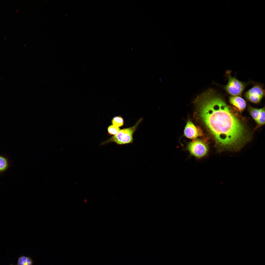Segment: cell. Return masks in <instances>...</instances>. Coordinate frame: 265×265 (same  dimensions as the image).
Returning <instances> with one entry per match:
<instances>
[{"mask_svg": "<svg viewBox=\"0 0 265 265\" xmlns=\"http://www.w3.org/2000/svg\"><path fill=\"white\" fill-rule=\"evenodd\" d=\"M112 123L113 125L118 127L122 126L124 124V120L120 116L114 117L112 120Z\"/></svg>", "mask_w": 265, "mask_h": 265, "instance_id": "9c48e42d", "label": "cell"}, {"mask_svg": "<svg viewBox=\"0 0 265 265\" xmlns=\"http://www.w3.org/2000/svg\"><path fill=\"white\" fill-rule=\"evenodd\" d=\"M142 120L140 119L133 126L120 130L116 135L104 142L101 145H104L111 142H114L119 145L131 143L133 141V135Z\"/></svg>", "mask_w": 265, "mask_h": 265, "instance_id": "7a4b0ae2", "label": "cell"}, {"mask_svg": "<svg viewBox=\"0 0 265 265\" xmlns=\"http://www.w3.org/2000/svg\"><path fill=\"white\" fill-rule=\"evenodd\" d=\"M8 166L7 160L4 158L0 156V172L5 170Z\"/></svg>", "mask_w": 265, "mask_h": 265, "instance_id": "4fadbf2b", "label": "cell"}, {"mask_svg": "<svg viewBox=\"0 0 265 265\" xmlns=\"http://www.w3.org/2000/svg\"></svg>", "mask_w": 265, "mask_h": 265, "instance_id": "5bb4252c", "label": "cell"}, {"mask_svg": "<svg viewBox=\"0 0 265 265\" xmlns=\"http://www.w3.org/2000/svg\"><path fill=\"white\" fill-rule=\"evenodd\" d=\"M230 103L240 111L244 110L246 106V103L242 98L238 96H232L229 98Z\"/></svg>", "mask_w": 265, "mask_h": 265, "instance_id": "52a82bcc", "label": "cell"}, {"mask_svg": "<svg viewBox=\"0 0 265 265\" xmlns=\"http://www.w3.org/2000/svg\"><path fill=\"white\" fill-rule=\"evenodd\" d=\"M226 75L228 79V82L224 89L229 94L232 96L241 95L245 89L247 83L241 81L235 77L232 76L230 71H227Z\"/></svg>", "mask_w": 265, "mask_h": 265, "instance_id": "3957f363", "label": "cell"}, {"mask_svg": "<svg viewBox=\"0 0 265 265\" xmlns=\"http://www.w3.org/2000/svg\"><path fill=\"white\" fill-rule=\"evenodd\" d=\"M265 109L264 108L260 109V115L257 122L259 125H262L265 124Z\"/></svg>", "mask_w": 265, "mask_h": 265, "instance_id": "8fae6325", "label": "cell"}, {"mask_svg": "<svg viewBox=\"0 0 265 265\" xmlns=\"http://www.w3.org/2000/svg\"><path fill=\"white\" fill-rule=\"evenodd\" d=\"M265 91L260 84L254 85L244 94L245 97L250 102L255 103L260 102L265 96Z\"/></svg>", "mask_w": 265, "mask_h": 265, "instance_id": "5b68a950", "label": "cell"}, {"mask_svg": "<svg viewBox=\"0 0 265 265\" xmlns=\"http://www.w3.org/2000/svg\"><path fill=\"white\" fill-rule=\"evenodd\" d=\"M32 261L30 258L23 256L19 258L18 265H32Z\"/></svg>", "mask_w": 265, "mask_h": 265, "instance_id": "ba28073f", "label": "cell"}, {"mask_svg": "<svg viewBox=\"0 0 265 265\" xmlns=\"http://www.w3.org/2000/svg\"><path fill=\"white\" fill-rule=\"evenodd\" d=\"M195 100L200 118L214 137L219 151L239 149L246 141L247 132L222 96L210 88Z\"/></svg>", "mask_w": 265, "mask_h": 265, "instance_id": "6da1fadb", "label": "cell"}, {"mask_svg": "<svg viewBox=\"0 0 265 265\" xmlns=\"http://www.w3.org/2000/svg\"><path fill=\"white\" fill-rule=\"evenodd\" d=\"M187 149L191 155L198 159L206 156L209 151L207 143L200 139L194 140L190 142L187 146Z\"/></svg>", "mask_w": 265, "mask_h": 265, "instance_id": "277c9868", "label": "cell"}, {"mask_svg": "<svg viewBox=\"0 0 265 265\" xmlns=\"http://www.w3.org/2000/svg\"><path fill=\"white\" fill-rule=\"evenodd\" d=\"M260 112V109L251 108L250 110V113L251 116L256 122L259 118Z\"/></svg>", "mask_w": 265, "mask_h": 265, "instance_id": "30bf717a", "label": "cell"}, {"mask_svg": "<svg viewBox=\"0 0 265 265\" xmlns=\"http://www.w3.org/2000/svg\"><path fill=\"white\" fill-rule=\"evenodd\" d=\"M184 132L185 136L190 139H194L203 135L201 130L190 121L187 123Z\"/></svg>", "mask_w": 265, "mask_h": 265, "instance_id": "8992f818", "label": "cell"}, {"mask_svg": "<svg viewBox=\"0 0 265 265\" xmlns=\"http://www.w3.org/2000/svg\"><path fill=\"white\" fill-rule=\"evenodd\" d=\"M120 130V128L118 127L113 125L109 126L107 129L108 133L110 135H116L118 133Z\"/></svg>", "mask_w": 265, "mask_h": 265, "instance_id": "7c38bea8", "label": "cell"}]
</instances>
